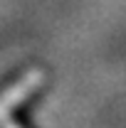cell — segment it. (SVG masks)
<instances>
[{
    "instance_id": "obj_2",
    "label": "cell",
    "mask_w": 126,
    "mask_h": 128,
    "mask_svg": "<svg viewBox=\"0 0 126 128\" xmlns=\"http://www.w3.org/2000/svg\"><path fill=\"white\" fill-rule=\"evenodd\" d=\"M8 128H15V126H8Z\"/></svg>"
},
{
    "instance_id": "obj_1",
    "label": "cell",
    "mask_w": 126,
    "mask_h": 128,
    "mask_svg": "<svg viewBox=\"0 0 126 128\" xmlns=\"http://www.w3.org/2000/svg\"><path fill=\"white\" fill-rule=\"evenodd\" d=\"M40 81H42V74H40V72H30L25 79L17 81L13 89H8V94L0 96V118H5L13 106H17L20 101H25V98L30 96V91L40 84Z\"/></svg>"
}]
</instances>
